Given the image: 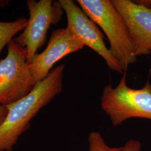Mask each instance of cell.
Masks as SVG:
<instances>
[{"instance_id":"6da1fadb","label":"cell","mask_w":151,"mask_h":151,"mask_svg":"<svg viewBox=\"0 0 151 151\" xmlns=\"http://www.w3.org/2000/svg\"><path fill=\"white\" fill-rule=\"evenodd\" d=\"M65 65L52 69L43 80L36 83L27 95L6 106L8 113L0 126V151H12L30 122L62 90Z\"/></svg>"},{"instance_id":"7a4b0ae2","label":"cell","mask_w":151,"mask_h":151,"mask_svg":"<svg viewBox=\"0 0 151 151\" xmlns=\"http://www.w3.org/2000/svg\"><path fill=\"white\" fill-rule=\"evenodd\" d=\"M77 4L93 22L101 27L107 37L109 50L126 72L135 63L133 42L123 18L110 0H77Z\"/></svg>"},{"instance_id":"3957f363","label":"cell","mask_w":151,"mask_h":151,"mask_svg":"<svg viewBox=\"0 0 151 151\" xmlns=\"http://www.w3.org/2000/svg\"><path fill=\"white\" fill-rule=\"evenodd\" d=\"M101 106L114 127L132 118L151 120V83L147 81L142 88H130L125 72L116 86L109 84L104 88Z\"/></svg>"},{"instance_id":"277c9868","label":"cell","mask_w":151,"mask_h":151,"mask_svg":"<svg viewBox=\"0 0 151 151\" xmlns=\"http://www.w3.org/2000/svg\"><path fill=\"white\" fill-rule=\"evenodd\" d=\"M27 49L13 39L0 61V105L8 106L26 96L34 86Z\"/></svg>"},{"instance_id":"5b68a950","label":"cell","mask_w":151,"mask_h":151,"mask_svg":"<svg viewBox=\"0 0 151 151\" xmlns=\"http://www.w3.org/2000/svg\"><path fill=\"white\" fill-rule=\"evenodd\" d=\"M29 19L23 32L14 40L27 49L30 64L38 49L45 43L49 29L61 20L64 10L59 1L28 0Z\"/></svg>"},{"instance_id":"8992f818","label":"cell","mask_w":151,"mask_h":151,"mask_svg":"<svg viewBox=\"0 0 151 151\" xmlns=\"http://www.w3.org/2000/svg\"><path fill=\"white\" fill-rule=\"evenodd\" d=\"M66 14L67 29L83 46L92 49L105 60L111 70L123 74L125 72L119 62L111 54L106 45L105 37L96 23L87 16L72 0H59Z\"/></svg>"},{"instance_id":"52a82bcc","label":"cell","mask_w":151,"mask_h":151,"mask_svg":"<svg viewBox=\"0 0 151 151\" xmlns=\"http://www.w3.org/2000/svg\"><path fill=\"white\" fill-rule=\"evenodd\" d=\"M83 47L67 28L54 30L46 48L41 53L36 54L29 65L34 85L45 78L57 62Z\"/></svg>"},{"instance_id":"ba28073f","label":"cell","mask_w":151,"mask_h":151,"mask_svg":"<svg viewBox=\"0 0 151 151\" xmlns=\"http://www.w3.org/2000/svg\"><path fill=\"white\" fill-rule=\"evenodd\" d=\"M124 19L132 38L135 56L151 53V10L130 0H111Z\"/></svg>"},{"instance_id":"9c48e42d","label":"cell","mask_w":151,"mask_h":151,"mask_svg":"<svg viewBox=\"0 0 151 151\" xmlns=\"http://www.w3.org/2000/svg\"><path fill=\"white\" fill-rule=\"evenodd\" d=\"M28 20L20 18L12 22H0V53L13 37L26 27Z\"/></svg>"},{"instance_id":"30bf717a","label":"cell","mask_w":151,"mask_h":151,"mask_svg":"<svg viewBox=\"0 0 151 151\" xmlns=\"http://www.w3.org/2000/svg\"><path fill=\"white\" fill-rule=\"evenodd\" d=\"M88 151H122V147L109 146L100 133L93 131L88 135Z\"/></svg>"},{"instance_id":"8fae6325","label":"cell","mask_w":151,"mask_h":151,"mask_svg":"<svg viewBox=\"0 0 151 151\" xmlns=\"http://www.w3.org/2000/svg\"><path fill=\"white\" fill-rule=\"evenodd\" d=\"M141 148V143L139 140L130 139L122 146V151H140Z\"/></svg>"},{"instance_id":"7c38bea8","label":"cell","mask_w":151,"mask_h":151,"mask_svg":"<svg viewBox=\"0 0 151 151\" xmlns=\"http://www.w3.org/2000/svg\"><path fill=\"white\" fill-rule=\"evenodd\" d=\"M8 113V109L6 106L0 105V126L4 122Z\"/></svg>"},{"instance_id":"4fadbf2b","label":"cell","mask_w":151,"mask_h":151,"mask_svg":"<svg viewBox=\"0 0 151 151\" xmlns=\"http://www.w3.org/2000/svg\"><path fill=\"white\" fill-rule=\"evenodd\" d=\"M138 4L142 5L145 6L151 10V0H141V1H135Z\"/></svg>"}]
</instances>
